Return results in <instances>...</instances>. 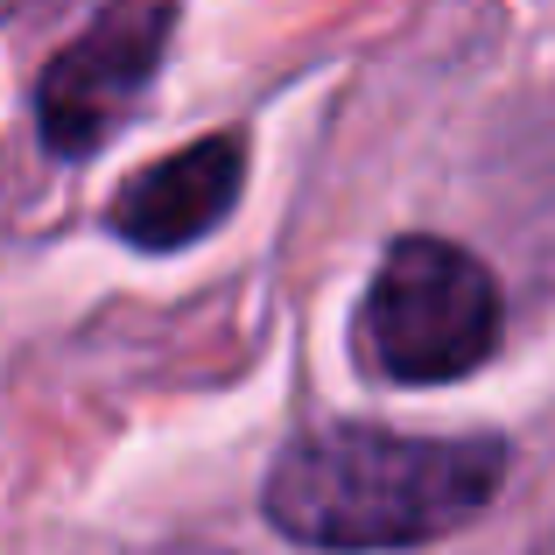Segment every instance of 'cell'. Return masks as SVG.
<instances>
[{
  "instance_id": "cell-1",
  "label": "cell",
  "mask_w": 555,
  "mask_h": 555,
  "mask_svg": "<svg viewBox=\"0 0 555 555\" xmlns=\"http://www.w3.org/2000/svg\"><path fill=\"white\" fill-rule=\"evenodd\" d=\"M500 478L506 443H492V436L317 429L274 464L268 520L302 548H415L478 520Z\"/></svg>"
},
{
  "instance_id": "cell-2",
  "label": "cell",
  "mask_w": 555,
  "mask_h": 555,
  "mask_svg": "<svg viewBox=\"0 0 555 555\" xmlns=\"http://www.w3.org/2000/svg\"><path fill=\"white\" fill-rule=\"evenodd\" d=\"M359 352L393 387H443L500 352V282L450 240H393L359 302Z\"/></svg>"
},
{
  "instance_id": "cell-3",
  "label": "cell",
  "mask_w": 555,
  "mask_h": 555,
  "mask_svg": "<svg viewBox=\"0 0 555 555\" xmlns=\"http://www.w3.org/2000/svg\"><path fill=\"white\" fill-rule=\"evenodd\" d=\"M177 8L169 0H113L64 56H50L36 85V127L50 155H92L127 120L149 78L163 70Z\"/></svg>"
},
{
  "instance_id": "cell-4",
  "label": "cell",
  "mask_w": 555,
  "mask_h": 555,
  "mask_svg": "<svg viewBox=\"0 0 555 555\" xmlns=\"http://www.w3.org/2000/svg\"><path fill=\"white\" fill-rule=\"evenodd\" d=\"M246 183V141L240 134H204L190 149L163 155V163L134 169L113 190V232L127 246H149V254H177V246L204 240L218 218L232 211Z\"/></svg>"
},
{
  "instance_id": "cell-5",
  "label": "cell",
  "mask_w": 555,
  "mask_h": 555,
  "mask_svg": "<svg viewBox=\"0 0 555 555\" xmlns=\"http://www.w3.org/2000/svg\"><path fill=\"white\" fill-rule=\"evenodd\" d=\"M534 555H555V534H548V542H542V548H534Z\"/></svg>"
}]
</instances>
